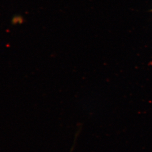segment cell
Masks as SVG:
<instances>
[{
	"mask_svg": "<svg viewBox=\"0 0 152 152\" xmlns=\"http://www.w3.org/2000/svg\"><path fill=\"white\" fill-rule=\"evenodd\" d=\"M24 22V18L20 15H15L12 18L11 20V24L14 26L21 25Z\"/></svg>",
	"mask_w": 152,
	"mask_h": 152,
	"instance_id": "6da1fadb",
	"label": "cell"
}]
</instances>
